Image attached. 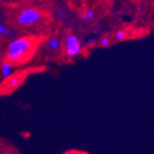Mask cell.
<instances>
[{"instance_id": "obj_9", "label": "cell", "mask_w": 154, "mask_h": 154, "mask_svg": "<svg viewBox=\"0 0 154 154\" xmlns=\"http://www.w3.org/2000/svg\"><path fill=\"white\" fill-rule=\"evenodd\" d=\"M125 37H127V33H125V32L124 31H119L116 33L115 35V39L117 41V42H122L125 39Z\"/></svg>"}, {"instance_id": "obj_3", "label": "cell", "mask_w": 154, "mask_h": 154, "mask_svg": "<svg viewBox=\"0 0 154 154\" xmlns=\"http://www.w3.org/2000/svg\"><path fill=\"white\" fill-rule=\"evenodd\" d=\"M65 51L66 57L73 58L81 53V42L78 36L68 34L65 38Z\"/></svg>"}, {"instance_id": "obj_5", "label": "cell", "mask_w": 154, "mask_h": 154, "mask_svg": "<svg viewBox=\"0 0 154 154\" xmlns=\"http://www.w3.org/2000/svg\"><path fill=\"white\" fill-rule=\"evenodd\" d=\"M46 46L52 51H57L61 47V41L57 36L52 37L46 42Z\"/></svg>"}, {"instance_id": "obj_2", "label": "cell", "mask_w": 154, "mask_h": 154, "mask_svg": "<svg viewBox=\"0 0 154 154\" xmlns=\"http://www.w3.org/2000/svg\"><path fill=\"white\" fill-rule=\"evenodd\" d=\"M42 18L41 13L34 8H26L22 10L17 18V22L22 26H31L38 23Z\"/></svg>"}, {"instance_id": "obj_7", "label": "cell", "mask_w": 154, "mask_h": 154, "mask_svg": "<svg viewBox=\"0 0 154 154\" xmlns=\"http://www.w3.org/2000/svg\"><path fill=\"white\" fill-rule=\"evenodd\" d=\"M66 10H65L64 8H58L57 9V11H55V17L57 18L58 20H64L65 17H66Z\"/></svg>"}, {"instance_id": "obj_10", "label": "cell", "mask_w": 154, "mask_h": 154, "mask_svg": "<svg viewBox=\"0 0 154 154\" xmlns=\"http://www.w3.org/2000/svg\"><path fill=\"white\" fill-rule=\"evenodd\" d=\"M111 45V39L107 36H104L101 40V46L102 47H108Z\"/></svg>"}, {"instance_id": "obj_11", "label": "cell", "mask_w": 154, "mask_h": 154, "mask_svg": "<svg viewBox=\"0 0 154 154\" xmlns=\"http://www.w3.org/2000/svg\"><path fill=\"white\" fill-rule=\"evenodd\" d=\"M19 85V79H16V78H14V79H11L8 83V86L11 89H14V88H16L17 86Z\"/></svg>"}, {"instance_id": "obj_6", "label": "cell", "mask_w": 154, "mask_h": 154, "mask_svg": "<svg viewBox=\"0 0 154 154\" xmlns=\"http://www.w3.org/2000/svg\"><path fill=\"white\" fill-rule=\"evenodd\" d=\"M94 18V11L92 9H88L85 14H83L81 15V19L84 20V21H89V20H91L92 19Z\"/></svg>"}, {"instance_id": "obj_12", "label": "cell", "mask_w": 154, "mask_h": 154, "mask_svg": "<svg viewBox=\"0 0 154 154\" xmlns=\"http://www.w3.org/2000/svg\"><path fill=\"white\" fill-rule=\"evenodd\" d=\"M96 43V39L94 38V37H91V38H89V44H91V45H94Z\"/></svg>"}, {"instance_id": "obj_13", "label": "cell", "mask_w": 154, "mask_h": 154, "mask_svg": "<svg viewBox=\"0 0 154 154\" xmlns=\"http://www.w3.org/2000/svg\"><path fill=\"white\" fill-rule=\"evenodd\" d=\"M2 59H3V54H2L1 53H0V62L2 61Z\"/></svg>"}, {"instance_id": "obj_14", "label": "cell", "mask_w": 154, "mask_h": 154, "mask_svg": "<svg viewBox=\"0 0 154 154\" xmlns=\"http://www.w3.org/2000/svg\"><path fill=\"white\" fill-rule=\"evenodd\" d=\"M63 1H66V0H63Z\"/></svg>"}, {"instance_id": "obj_4", "label": "cell", "mask_w": 154, "mask_h": 154, "mask_svg": "<svg viewBox=\"0 0 154 154\" xmlns=\"http://www.w3.org/2000/svg\"><path fill=\"white\" fill-rule=\"evenodd\" d=\"M14 72L13 65L11 62L5 60L1 63V75L4 79H8L12 76Z\"/></svg>"}, {"instance_id": "obj_8", "label": "cell", "mask_w": 154, "mask_h": 154, "mask_svg": "<svg viewBox=\"0 0 154 154\" xmlns=\"http://www.w3.org/2000/svg\"><path fill=\"white\" fill-rule=\"evenodd\" d=\"M9 32L10 31L8 28L0 21V36H7L9 34Z\"/></svg>"}, {"instance_id": "obj_1", "label": "cell", "mask_w": 154, "mask_h": 154, "mask_svg": "<svg viewBox=\"0 0 154 154\" xmlns=\"http://www.w3.org/2000/svg\"><path fill=\"white\" fill-rule=\"evenodd\" d=\"M33 46V41L31 37H20L11 41L5 53V57L11 63H18L22 60L26 54L30 53Z\"/></svg>"}]
</instances>
